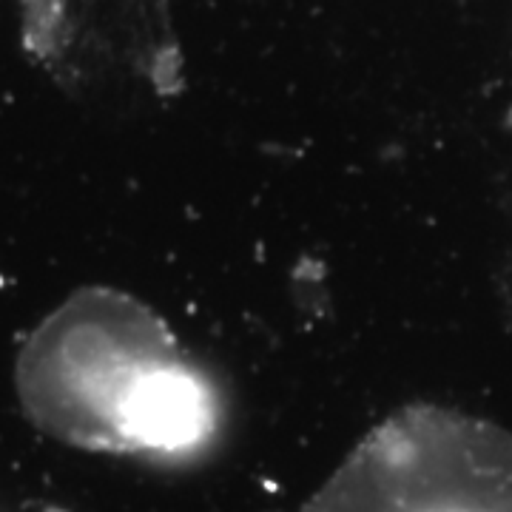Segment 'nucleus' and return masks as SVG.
<instances>
[{
	"label": "nucleus",
	"mask_w": 512,
	"mask_h": 512,
	"mask_svg": "<svg viewBox=\"0 0 512 512\" xmlns=\"http://www.w3.org/2000/svg\"><path fill=\"white\" fill-rule=\"evenodd\" d=\"M15 384L43 433L86 450L183 456L217 424L211 387L163 319L111 288L49 313L20 348Z\"/></svg>",
	"instance_id": "obj_1"
}]
</instances>
